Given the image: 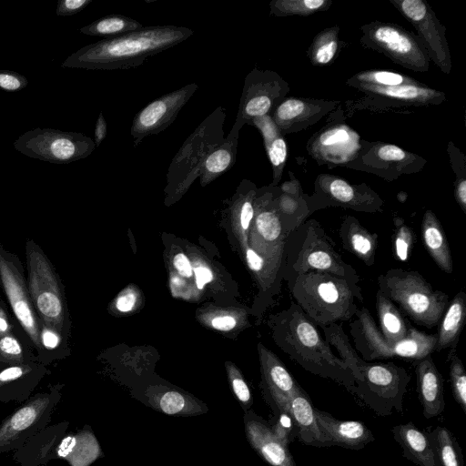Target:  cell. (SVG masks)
I'll return each mask as SVG.
<instances>
[{"mask_svg": "<svg viewBox=\"0 0 466 466\" xmlns=\"http://www.w3.org/2000/svg\"><path fill=\"white\" fill-rule=\"evenodd\" d=\"M194 30L176 25L144 26L139 30L103 38L70 55L62 67L88 70L127 69L187 40Z\"/></svg>", "mask_w": 466, "mask_h": 466, "instance_id": "6da1fadb", "label": "cell"}, {"mask_svg": "<svg viewBox=\"0 0 466 466\" xmlns=\"http://www.w3.org/2000/svg\"><path fill=\"white\" fill-rule=\"evenodd\" d=\"M327 342L338 352L355 380L352 391L377 415L386 417L402 412L403 398L410 375L405 368L389 362L364 360L338 323L319 326Z\"/></svg>", "mask_w": 466, "mask_h": 466, "instance_id": "7a4b0ae2", "label": "cell"}, {"mask_svg": "<svg viewBox=\"0 0 466 466\" xmlns=\"http://www.w3.org/2000/svg\"><path fill=\"white\" fill-rule=\"evenodd\" d=\"M272 327L278 345L291 360L305 370L332 380L352 393L355 380L348 366L295 302L274 317Z\"/></svg>", "mask_w": 466, "mask_h": 466, "instance_id": "3957f363", "label": "cell"}, {"mask_svg": "<svg viewBox=\"0 0 466 466\" xmlns=\"http://www.w3.org/2000/svg\"><path fill=\"white\" fill-rule=\"evenodd\" d=\"M283 278L295 303L318 327L351 319L359 309L356 300H364L360 286L329 273H289Z\"/></svg>", "mask_w": 466, "mask_h": 466, "instance_id": "277c9868", "label": "cell"}, {"mask_svg": "<svg viewBox=\"0 0 466 466\" xmlns=\"http://www.w3.org/2000/svg\"><path fill=\"white\" fill-rule=\"evenodd\" d=\"M285 252L284 275L320 271L360 286L357 270L343 259L329 236L315 219L304 221L288 236Z\"/></svg>", "mask_w": 466, "mask_h": 466, "instance_id": "5b68a950", "label": "cell"}, {"mask_svg": "<svg viewBox=\"0 0 466 466\" xmlns=\"http://www.w3.org/2000/svg\"><path fill=\"white\" fill-rule=\"evenodd\" d=\"M378 290L390 299L407 318L427 329L438 326L449 296L434 289L415 270L390 268L378 277Z\"/></svg>", "mask_w": 466, "mask_h": 466, "instance_id": "8992f818", "label": "cell"}, {"mask_svg": "<svg viewBox=\"0 0 466 466\" xmlns=\"http://www.w3.org/2000/svg\"><path fill=\"white\" fill-rule=\"evenodd\" d=\"M27 285L30 297L40 320L68 340L71 321L59 274L44 250L32 238L25 246Z\"/></svg>", "mask_w": 466, "mask_h": 466, "instance_id": "52a82bcc", "label": "cell"}, {"mask_svg": "<svg viewBox=\"0 0 466 466\" xmlns=\"http://www.w3.org/2000/svg\"><path fill=\"white\" fill-rule=\"evenodd\" d=\"M226 113L216 108L193 131L171 160L167 174V190L171 197L183 194L200 177L208 156L224 140Z\"/></svg>", "mask_w": 466, "mask_h": 466, "instance_id": "ba28073f", "label": "cell"}, {"mask_svg": "<svg viewBox=\"0 0 466 466\" xmlns=\"http://www.w3.org/2000/svg\"><path fill=\"white\" fill-rule=\"evenodd\" d=\"M355 317V319L350 323V334L355 350L366 361L391 358H404L417 361L434 351L436 333L426 334L415 329L408 338L390 343L381 335L368 309H358Z\"/></svg>", "mask_w": 466, "mask_h": 466, "instance_id": "9c48e42d", "label": "cell"}, {"mask_svg": "<svg viewBox=\"0 0 466 466\" xmlns=\"http://www.w3.org/2000/svg\"><path fill=\"white\" fill-rule=\"evenodd\" d=\"M362 46L380 53L415 72L430 69V56L418 35L390 22L373 21L360 26Z\"/></svg>", "mask_w": 466, "mask_h": 466, "instance_id": "30bf717a", "label": "cell"}, {"mask_svg": "<svg viewBox=\"0 0 466 466\" xmlns=\"http://www.w3.org/2000/svg\"><path fill=\"white\" fill-rule=\"evenodd\" d=\"M63 387V383H56L47 391L35 393L0 422V453L19 449L48 426L62 398Z\"/></svg>", "mask_w": 466, "mask_h": 466, "instance_id": "8fae6325", "label": "cell"}, {"mask_svg": "<svg viewBox=\"0 0 466 466\" xmlns=\"http://www.w3.org/2000/svg\"><path fill=\"white\" fill-rule=\"evenodd\" d=\"M14 147L35 159L69 164L90 156L96 145L93 138L80 132L37 127L22 134Z\"/></svg>", "mask_w": 466, "mask_h": 466, "instance_id": "7c38bea8", "label": "cell"}, {"mask_svg": "<svg viewBox=\"0 0 466 466\" xmlns=\"http://www.w3.org/2000/svg\"><path fill=\"white\" fill-rule=\"evenodd\" d=\"M0 282L11 312L30 340L36 354L41 352L40 320L34 308L20 258L0 244Z\"/></svg>", "mask_w": 466, "mask_h": 466, "instance_id": "4fadbf2b", "label": "cell"}, {"mask_svg": "<svg viewBox=\"0 0 466 466\" xmlns=\"http://www.w3.org/2000/svg\"><path fill=\"white\" fill-rule=\"evenodd\" d=\"M310 214L330 207H340L358 212L383 211L384 201L365 183L354 185L330 174H320L314 183V193L307 195Z\"/></svg>", "mask_w": 466, "mask_h": 466, "instance_id": "5bb4252c", "label": "cell"}, {"mask_svg": "<svg viewBox=\"0 0 466 466\" xmlns=\"http://www.w3.org/2000/svg\"><path fill=\"white\" fill-rule=\"evenodd\" d=\"M426 159L390 143L360 140L357 157L344 167L374 174L387 181L420 171Z\"/></svg>", "mask_w": 466, "mask_h": 466, "instance_id": "9a60e30c", "label": "cell"}, {"mask_svg": "<svg viewBox=\"0 0 466 466\" xmlns=\"http://www.w3.org/2000/svg\"><path fill=\"white\" fill-rule=\"evenodd\" d=\"M289 89L278 73L255 67L245 77L235 124L243 127L254 118L271 115Z\"/></svg>", "mask_w": 466, "mask_h": 466, "instance_id": "2e32d148", "label": "cell"}, {"mask_svg": "<svg viewBox=\"0 0 466 466\" xmlns=\"http://www.w3.org/2000/svg\"><path fill=\"white\" fill-rule=\"evenodd\" d=\"M351 87L363 95L348 103L351 109L403 108L439 105L446 100V94L420 82L398 86H373L354 85Z\"/></svg>", "mask_w": 466, "mask_h": 466, "instance_id": "e0dca14e", "label": "cell"}, {"mask_svg": "<svg viewBox=\"0 0 466 466\" xmlns=\"http://www.w3.org/2000/svg\"><path fill=\"white\" fill-rule=\"evenodd\" d=\"M394 7L412 25L425 46L431 61L442 73L450 74L451 56L446 39V28L424 0H390Z\"/></svg>", "mask_w": 466, "mask_h": 466, "instance_id": "ac0fdd59", "label": "cell"}, {"mask_svg": "<svg viewBox=\"0 0 466 466\" xmlns=\"http://www.w3.org/2000/svg\"><path fill=\"white\" fill-rule=\"evenodd\" d=\"M195 83L165 94L153 100L134 116L130 134L137 147L146 137L158 134L169 127L197 91Z\"/></svg>", "mask_w": 466, "mask_h": 466, "instance_id": "d6986e66", "label": "cell"}, {"mask_svg": "<svg viewBox=\"0 0 466 466\" xmlns=\"http://www.w3.org/2000/svg\"><path fill=\"white\" fill-rule=\"evenodd\" d=\"M331 119H333L331 117ZM360 137L343 122L325 126L307 145L309 155L320 164L345 166L352 161L360 148Z\"/></svg>", "mask_w": 466, "mask_h": 466, "instance_id": "ffe728a7", "label": "cell"}, {"mask_svg": "<svg viewBox=\"0 0 466 466\" xmlns=\"http://www.w3.org/2000/svg\"><path fill=\"white\" fill-rule=\"evenodd\" d=\"M131 395L147 408L169 416L193 417L208 411L202 400L171 385H140L131 390Z\"/></svg>", "mask_w": 466, "mask_h": 466, "instance_id": "44dd1931", "label": "cell"}, {"mask_svg": "<svg viewBox=\"0 0 466 466\" xmlns=\"http://www.w3.org/2000/svg\"><path fill=\"white\" fill-rule=\"evenodd\" d=\"M339 101L287 96L272 111L271 117L279 132L286 134L301 131L316 124L323 116L334 112Z\"/></svg>", "mask_w": 466, "mask_h": 466, "instance_id": "7402d4cb", "label": "cell"}, {"mask_svg": "<svg viewBox=\"0 0 466 466\" xmlns=\"http://www.w3.org/2000/svg\"><path fill=\"white\" fill-rule=\"evenodd\" d=\"M262 395L273 414L289 411V401L300 386L281 360L272 352L261 350Z\"/></svg>", "mask_w": 466, "mask_h": 466, "instance_id": "603a6c76", "label": "cell"}, {"mask_svg": "<svg viewBox=\"0 0 466 466\" xmlns=\"http://www.w3.org/2000/svg\"><path fill=\"white\" fill-rule=\"evenodd\" d=\"M243 422L249 445L269 466H296L289 447L275 437L268 421L250 409L244 412Z\"/></svg>", "mask_w": 466, "mask_h": 466, "instance_id": "cb8c5ba5", "label": "cell"}, {"mask_svg": "<svg viewBox=\"0 0 466 466\" xmlns=\"http://www.w3.org/2000/svg\"><path fill=\"white\" fill-rule=\"evenodd\" d=\"M275 198L273 190H268L257 199L258 213L254 223L264 243V257H286L288 234L282 225Z\"/></svg>", "mask_w": 466, "mask_h": 466, "instance_id": "d4e9b609", "label": "cell"}, {"mask_svg": "<svg viewBox=\"0 0 466 466\" xmlns=\"http://www.w3.org/2000/svg\"><path fill=\"white\" fill-rule=\"evenodd\" d=\"M48 373L47 366L39 361L0 370V402H25Z\"/></svg>", "mask_w": 466, "mask_h": 466, "instance_id": "484cf974", "label": "cell"}, {"mask_svg": "<svg viewBox=\"0 0 466 466\" xmlns=\"http://www.w3.org/2000/svg\"><path fill=\"white\" fill-rule=\"evenodd\" d=\"M315 417L331 446L360 450L375 440L372 431L360 420H344L315 408Z\"/></svg>", "mask_w": 466, "mask_h": 466, "instance_id": "4316f807", "label": "cell"}, {"mask_svg": "<svg viewBox=\"0 0 466 466\" xmlns=\"http://www.w3.org/2000/svg\"><path fill=\"white\" fill-rule=\"evenodd\" d=\"M68 426L69 421L46 426L15 450L13 460L19 466H46L55 459V449L66 433Z\"/></svg>", "mask_w": 466, "mask_h": 466, "instance_id": "83f0119b", "label": "cell"}, {"mask_svg": "<svg viewBox=\"0 0 466 466\" xmlns=\"http://www.w3.org/2000/svg\"><path fill=\"white\" fill-rule=\"evenodd\" d=\"M414 362L422 414L426 419L437 417L445 409L442 376L431 355Z\"/></svg>", "mask_w": 466, "mask_h": 466, "instance_id": "f1b7e54d", "label": "cell"}, {"mask_svg": "<svg viewBox=\"0 0 466 466\" xmlns=\"http://www.w3.org/2000/svg\"><path fill=\"white\" fill-rule=\"evenodd\" d=\"M391 433L407 460L418 466H441L431 434L413 422L396 425Z\"/></svg>", "mask_w": 466, "mask_h": 466, "instance_id": "f546056e", "label": "cell"}, {"mask_svg": "<svg viewBox=\"0 0 466 466\" xmlns=\"http://www.w3.org/2000/svg\"><path fill=\"white\" fill-rule=\"evenodd\" d=\"M55 459L66 461L70 466H90L104 457L100 444L89 425L76 432L66 433L55 449Z\"/></svg>", "mask_w": 466, "mask_h": 466, "instance_id": "4dcf8cb0", "label": "cell"}, {"mask_svg": "<svg viewBox=\"0 0 466 466\" xmlns=\"http://www.w3.org/2000/svg\"><path fill=\"white\" fill-rule=\"evenodd\" d=\"M289 410L297 429V438L303 445L330 447L315 417V407L308 393L299 386L289 401Z\"/></svg>", "mask_w": 466, "mask_h": 466, "instance_id": "1f68e13d", "label": "cell"}, {"mask_svg": "<svg viewBox=\"0 0 466 466\" xmlns=\"http://www.w3.org/2000/svg\"><path fill=\"white\" fill-rule=\"evenodd\" d=\"M342 248L371 267L379 245V235L364 228L353 216H347L339 229Z\"/></svg>", "mask_w": 466, "mask_h": 466, "instance_id": "d6a6232c", "label": "cell"}, {"mask_svg": "<svg viewBox=\"0 0 466 466\" xmlns=\"http://www.w3.org/2000/svg\"><path fill=\"white\" fill-rule=\"evenodd\" d=\"M421 240L437 267L445 273L453 272V261L445 230L433 211H425L420 228Z\"/></svg>", "mask_w": 466, "mask_h": 466, "instance_id": "836d02e7", "label": "cell"}, {"mask_svg": "<svg viewBox=\"0 0 466 466\" xmlns=\"http://www.w3.org/2000/svg\"><path fill=\"white\" fill-rule=\"evenodd\" d=\"M466 319V293L459 291L448 305L438 324L434 351L457 349L460 335Z\"/></svg>", "mask_w": 466, "mask_h": 466, "instance_id": "e575fe53", "label": "cell"}, {"mask_svg": "<svg viewBox=\"0 0 466 466\" xmlns=\"http://www.w3.org/2000/svg\"><path fill=\"white\" fill-rule=\"evenodd\" d=\"M241 128L242 127L234 123L221 145L208 156L200 175L202 186L209 184L233 167L237 160L238 142Z\"/></svg>", "mask_w": 466, "mask_h": 466, "instance_id": "d590c367", "label": "cell"}, {"mask_svg": "<svg viewBox=\"0 0 466 466\" xmlns=\"http://www.w3.org/2000/svg\"><path fill=\"white\" fill-rule=\"evenodd\" d=\"M375 307L379 329L387 341L395 343L402 340L415 329L404 319L397 306L380 290L376 293Z\"/></svg>", "mask_w": 466, "mask_h": 466, "instance_id": "8d00e7d4", "label": "cell"}, {"mask_svg": "<svg viewBox=\"0 0 466 466\" xmlns=\"http://www.w3.org/2000/svg\"><path fill=\"white\" fill-rule=\"evenodd\" d=\"M30 361L38 360L34 348L23 329L0 338V370Z\"/></svg>", "mask_w": 466, "mask_h": 466, "instance_id": "74e56055", "label": "cell"}, {"mask_svg": "<svg viewBox=\"0 0 466 466\" xmlns=\"http://www.w3.org/2000/svg\"><path fill=\"white\" fill-rule=\"evenodd\" d=\"M275 199L282 225L288 236L311 215L305 194L295 197L282 193L279 190V194Z\"/></svg>", "mask_w": 466, "mask_h": 466, "instance_id": "f35d334b", "label": "cell"}, {"mask_svg": "<svg viewBox=\"0 0 466 466\" xmlns=\"http://www.w3.org/2000/svg\"><path fill=\"white\" fill-rule=\"evenodd\" d=\"M142 27L144 25L133 18L121 15H110L81 27L79 32L90 36L107 38L137 31Z\"/></svg>", "mask_w": 466, "mask_h": 466, "instance_id": "ab89813d", "label": "cell"}, {"mask_svg": "<svg viewBox=\"0 0 466 466\" xmlns=\"http://www.w3.org/2000/svg\"><path fill=\"white\" fill-rule=\"evenodd\" d=\"M339 27L334 25L320 31L308 49V56L312 65L323 66L330 64L339 50Z\"/></svg>", "mask_w": 466, "mask_h": 466, "instance_id": "60d3db41", "label": "cell"}, {"mask_svg": "<svg viewBox=\"0 0 466 466\" xmlns=\"http://www.w3.org/2000/svg\"><path fill=\"white\" fill-rule=\"evenodd\" d=\"M430 434L441 466H464L461 448L450 430L437 426Z\"/></svg>", "mask_w": 466, "mask_h": 466, "instance_id": "b9f144b4", "label": "cell"}, {"mask_svg": "<svg viewBox=\"0 0 466 466\" xmlns=\"http://www.w3.org/2000/svg\"><path fill=\"white\" fill-rule=\"evenodd\" d=\"M419 81L400 73L390 70H364L356 73L346 81L350 86L366 85L373 86H398L416 84Z\"/></svg>", "mask_w": 466, "mask_h": 466, "instance_id": "7bdbcfd3", "label": "cell"}, {"mask_svg": "<svg viewBox=\"0 0 466 466\" xmlns=\"http://www.w3.org/2000/svg\"><path fill=\"white\" fill-rule=\"evenodd\" d=\"M331 0H272L269 3V15L273 16H308L328 10Z\"/></svg>", "mask_w": 466, "mask_h": 466, "instance_id": "ee69618b", "label": "cell"}, {"mask_svg": "<svg viewBox=\"0 0 466 466\" xmlns=\"http://www.w3.org/2000/svg\"><path fill=\"white\" fill-rule=\"evenodd\" d=\"M40 346L41 352L37 360L46 366L69 354L67 340L59 332L44 324L40 325Z\"/></svg>", "mask_w": 466, "mask_h": 466, "instance_id": "f6af8a7d", "label": "cell"}, {"mask_svg": "<svg viewBox=\"0 0 466 466\" xmlns=\"http://www.w3.org/2000/svg\"><path fill=\"white\" fill-rule=\"evenodd\" d=\"M393 227L391 236L392 255L395 259L404 262L409 259L416 244V234L400 217L393 218Z\"/></svg>", "mask_w": 466, "mask_h": 466, "instance_id": "bcb514c9", "label": "cell"}, {"mask_svg": "<svg viewBox=\"0 0 466 466\" xmlns=\"http://www.w3.org/2000/svg\"><path fill=\"white\" fill-rule=\"evenodd\" d=\"M447 361L450 362L449 376L452 396L466 414V372L462 361L457 355V349H450Z\"/></svg>", "mask_w": 466, "mask_h": 466, "instance_id": "7dc6e473", "label": "cell"}, {"mask_svg": "<svg viewBox=\"0 0 466 466\" xmlns=\"http://www.w3.org/2000/svg\"><path fill=\"white\" fill-rule=\"evenodd\" d=\"M269 162L273 170V181L271 187H276L279 182L287 160L288 148L284 136L280 134L265 146Z\"/></svg>", "mask_w": 466, "mask_h": 466, "instance_id": "c3c4849f", "label": "cell"}, {"mask_svg": "<svg viewBox=\"0 0 466 466\" xmlns=\"http://www.w3.org/2000/svg\"><path fill=\"white\" fill-rule=\"evenodd\" d=\"M269 425L275 437L288 447L297 437V429L290 410L274 415L273 422H269Z\"/></svg>", "mask_w": 466, "mask_h": 466, "instance_id": "681fc988", "label": "cell"}, {"mask_svg": "<svg viewBox=\"0 0 466 466\" xmlns=\"http://www.w3.org/2000/svg\"><path fill=\"white\" fill-rule=\"evenodd\" d=\"M228 381L236 399L244 412L248 411L253 405L252 392L248 385L235 367L228 366Z\"/></svg>", "mask_w": 466, "mask_h": 466, "instance_id": "f907efd6", "label": "cell"}, {"mask_svg": "<svg viewBox=\"0 0 466 466\" xmlns=\"http://www.w3.org/2000/svg\"><path fill=\"white\" fill-rule=\"evenodd\" d=\"M28 85L27 78L12 70H0V88L8 92H17Z\"/></svg>", "mask_w": 466, "mask_h": 466, "instance_id": "816d5d0a", "label": "cell"}, {"mask_svg": "<svg viewBox=\"0 0 466 466\" xmlns=\"http://www.w3.org/2000/svg\"><path fill=\"white\" fill-rule=\"evenodd\" d=\"M250 125L255 126L263 137L264 146L268 144L281 133L275 125L270 115H267L261 117L254 118Z\"/></svg>", "mask_w": 466, "mask_h": 466, "instance_id": "f5cc1de1", "label": "cell"}, {"mask_svg": "<svg viewBox=\"0 0 466 466\" xmlns=\"http://www.w3.org/2000/svg\"><path fill=\"white\" fill-rule=\"evenodd\" d=\"M18 329H22L12 312L8 309L6 303L0 299V338L15 332Z\"/></svg>", "mask_w": 466, "mask_h": 466, "instance_id": "db71d44e", "label": "cell"}, {"mask_svg": "<svg viewBox=\"0 0 466 466\" xmlns=\"http://www.w3.org/2000/svg\"><path fill=\"white\" fill-rule=\"evenodd\" d=\"M91 3L92 0H60L56 5V15L58 16L74 15Z\"/></svg>", "mask_w": 466, "mask_h": 466, "instance_id": "11a10c76", "label": "cell"}, {"mask_svg": "<svg viewBox=\"0 0 466 466\" xmlns=\"http://www.w3.org/2000/svg\"><path fill=\"white\" fill-rule=\"evenodd\" d=\"M173 265L177 271L185 278H190L193 274L192 265L184 253H177L173 258Z\"/></svg>", "mask_w": 466, "mask_h": 466, "instance_id": "9f6ffc18", "label": "cell"}, {"mask_svg": "<svg viewBox=\"0 0 466 466\" xmlns=\"http://www.w3.org/2000/svg\"><path fill=\"white\" fill-rule=\"evenodd\" d=\"M196 284L199 289H202L207 283L213 279L212 271L205 266H196L194 268Z\"/></svg>", "mask_w": 466, "mask_h": 466, "instance_id": "6f0895ef", "label": "cell"}, {"mask_svg": "<svg viewBox=\"0 0 466 466\" xmlns=\"http://www.w3.org/2000/svg\"><path fill=\"white\" fill-rule=\"evenodd\" d=\"M107 133V126L106 121L103 116V113L100 112L99 116L96 122L95 132H94V143L96 147H99L102 141L106 138Z\"/></svg>", "mask_w": 466, "mask_h": 466, "instance_id": "680465c9", "label": "cell"}, {"mask_svg": "<svg viewBox=\"0 0 466 466\" xmlns=\"http://www.w3.org/2000/svg\"><path fill=\"white\" fill-rule=\"evenodd\" d=\"M211 325L218 330L228 331L237 325L236 319L232 316H218L212 319Z\"/></svg>", "mask_w": 466, "mask_h": 466, "instance_id": "91938a15", "label": "cell"}, {"mask_svg": "<svg viewBox=\"0 0 466 466\" xmlns=\"http://www.w3.org/2000/svg\"><path fill=\"white\" fill-rule=\"evenodd\" d=\"M136 303V295L127 292L118 297L116 307L121 312H127L133 309Z\"/></svg>", "mask_w": 466, "mask_h": 466, "instance_id": "94428289", "label": "cell"}, {"mask_svg": "<svg viewBox=\"0 0 466 466\" xmlns=\"http://www.w3.org/2000/svg\"><path fill=\"white\" fill-rule=\"evenodd\" d=\"M279 190L282 193L295 197H300L304 194L299 182L293 176L292 180L283 183Z\"/></svg>", "mask_w": 466, "mask_h": 466, "instance_id": "6125c7cd", "label": "cell"}, {"mask_svg": "<svg viewBox=\"0 0 466 466\" xmlns=\"http://www.w3.org/2000/svg\"><path fill=\"white\" fill-rule=\"evenodd\" d=\"M2 289H2L1 282H0V299H2V297H1V290H2Z\"/></svg>", "mask_w": 466, "mask_h": 466, "instance_id": "be15d7a7", "label": "cell"}, {"mask_svg": "<svg viewBox=\"0 0 466 466\" xmlns=\"http://www.w3.org/2000/svg\"></svg>", "mask_w": 466, "mask_h": 466, "instance_id": "e7e4bbea", "label": "cell"}]
</instances>
